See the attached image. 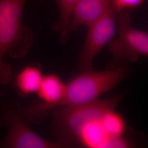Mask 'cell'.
<instances>
[{
  "label": "cell",
  "instance_id": "8",
  "mask_svg": "<svg viewBox=\"0 0 148 148\" xmlns=\"http://www.w3.org/2000/svg\"><path fill=\"white\" fill-rule=\"evenodd\" d=\"M41 68L35 65H27L16 75L14 87L18 94L27 97L36 94L43 77Z\"/></svg>",
  "mask_w": 148,
  "mask_h": 148
},
{
  "label": "cell",
  "instance_id": "11",
  "mask_svg": "<svg viewBox=\"0 0 148 148\" xmlns=\"http://www.w3.org/2000/svg\"><path fill=\"white\" fill-rule=\"evenodd\" d=\"M143 0H112V4L119 12L124 9L137 7L140 5Z\"/></svg>",
  "mask_w": 148,
  "mask_h": 148
},
{
  "label": "cell",
  "instance_id": "2",
  "mask_svg": "<svg viewBox=\"0 0 148 148\" xmlns=\"http://www.w3.org/2000/svg\"><path fill=\"white\" fill-rule=\"evenodd\" d=\"M128 70L123 65L109 70L82 71L66 84L59 106L83 105L99 99L126 79Z\"/></svg>",
  "mask_w": 148,
  "mask_h": 148
},
{
  "label": "cell",
  "instance_id": "4",
  "mask_svg": "<svg viewBox=\"0 0 148 148\" xmlns=\"http://www.w3.org/2000/svg\"><path fill=\"white\" fill-rule=\"evenodd\" d=\"M19 104L7 103L0 114V124L7 126L8 132L0 140V148H65L58 141L52 142L41 137L28 126L19 110Z\"/></svg>",
  "mask_w": 148,
  "mask_h": 148
},
{
  "label": "cell",
  "instance_id": "5",
  "mask_svg": "<svg viewBox=\"0 0 148 148\" xmlns=\"http://www.w3.org/2000/svg\"><path fill=\"white\" fill-rule=\"evenodd\" d=\"M132 18L126 11L117 16V36L109 43V50L118 61L136 63L142 56H148V34L131 25Z\"/></svg>",
  "mask_w": 148,
  "mask_h": 148
},
{
  "label": "cell",
  "instance_id": "3",
  "mask_svg": "<svg viewBox=\"0 0 148 148\" xmlns=\"http://www.w3.org/2000/svg\"><path fill=\"white\" fill-rule=\"evenodd\" d=\"M27 0H0V57L13 58L26 56L34 42L30 27L22 22Z\"/></svg>",
  "mask_w": 148,
  "mask_h": 148
},
{
  "label": "cell",
  "instance_id": "9",
  "mask_svg": "<svg viewBox=\"0 0 148 148\" xmlns=\"http://www.w3.org/2000/svg\"><path fill=\"white\" fill-rule=\"evenodd\" d=\"M79 0H56L59 11L58 21L53 24V30L59 34V40L62 44L69 39V23L74 7Z\"/></svg>",
  "mask_w": 148,
  "mask_h": 148
},
{
  "label": "cell",
  "instance_id": "6",
  "mask_svg": "<svg viewBox=\"0 0 148 148\" xmlns=\"http://www.w3.org/2000/svg\"><path fill=\"white\" fill-rule=\"evenodd\" d=\"M119 13L111 3L106 13L87 27V37L79 57L80 71L93 69V63L96 56L115 37Z\"/></svg>",
  "mask_w": 148,
  "mask_h": 148
},
{
  "label": "cell",
  "instance_id": "1",
  "mask_svg": "<svg viewBox=\"0 0 148 148\" xmlns=\"http://www.w3.org/2000/svg\"><path fill=\"white\" fill-rule=\"evenodd\" d=\"M123 96L83 105L59 106L50 113L57 140L65 148H131L125 117L117 111Z\"/></svg>",
  "mask_w": 148,
  "mask_h": 148
},
{
  "label": "cell",
  "instance_id": "7",
  "mask_svg": "<svg viewBox=\"0 0 148 148\" xmlns=\"http://www.w3.org/2000/svg\"><path fill=\"white\" fill-rule=\"evenodd\" d=\"M112 0H79L75 5L69 23V33L79 27H88L98 20L110 7Z\"/></svg>",
  "mask_w": 148,
  "mask_h": 148
},
{
  "label": "cell",
  "instance_id": "10",
  "mask_svg": "<svg viewBox=\"0 0 148 148\" xmlns=\"http://www.w3.org/2000/svg\"><path fill=\"white\" fill-rule=\"evenodd\" d=\"M13 79V72L10 64L5 63L3 59L0 57V96L1 88L8 84Z\"/></svg>",
  "mask_w": 148,
  "mask_h": 148
}]
</instances>
